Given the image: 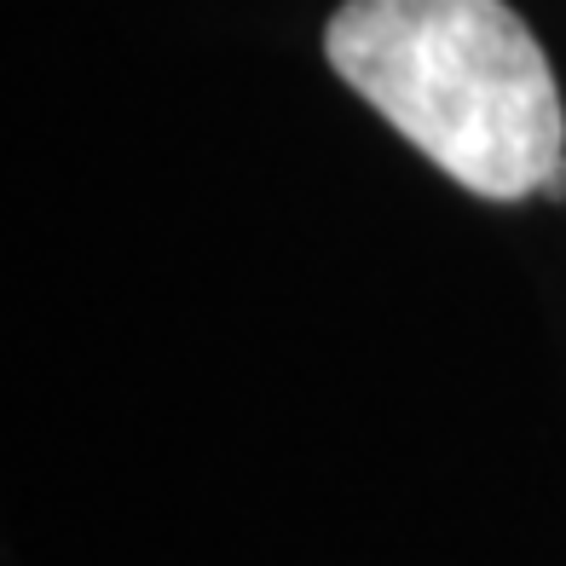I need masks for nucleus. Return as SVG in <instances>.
I'll use <instances>...</instances> for the list:
<instances>
[{"mask_svg":"<svg viewBox=\"0 0 566 566\" xmlns=\"http://www.w3.org/2000/svg\"><path fill=\"white\" fill-rule=\"evenodd\" d=\"M324 59L422 157L485 202H521L566 163L555 70L503 0H342Z\"/></svg>","mask_w":566,"mask_h":566,"instance_id":"nucleus-1","label":"nucleus"},{"mask_svg":"<svg viewBox=\"0 0 566 566\" xmlns=\"http://www.w3.org/2000/svg\"><path fill=\"white\" fill-rule=\"evenodd\" d=\"M544 197H566V163L549 174V186H544Z\"/></svg>","mask_w":566,"mask_h":566,"instance_id":"nucleus-2","label":"nucleus"}]
</instances>
